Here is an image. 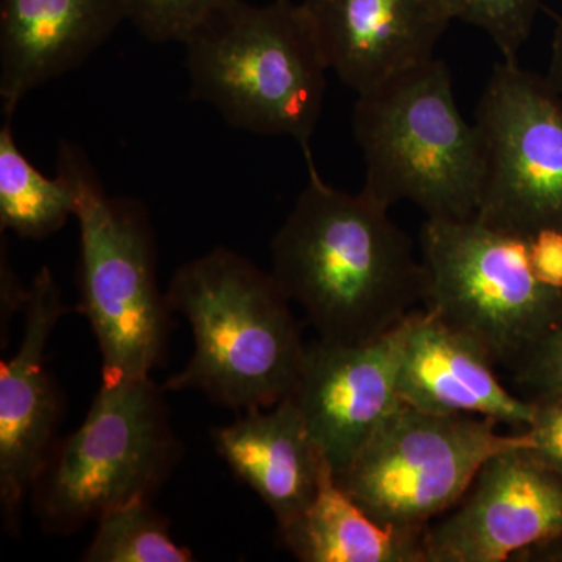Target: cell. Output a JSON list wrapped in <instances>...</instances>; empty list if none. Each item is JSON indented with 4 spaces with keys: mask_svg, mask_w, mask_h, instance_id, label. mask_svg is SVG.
<instances>
[{
    "mask_svg": "<svg viewBox=\"0 0 562 562\" xmlns=\"http://www.w3.org/2000/svg\"><path fill=\"white\" fill-rule=\"evenodd\" d=\"M310 179L271 243L272 276L325 342H362L424 305L427 271L390 206Z\"/></svg>",
    "mask_w": 562,
    "mask_h": 562,
    "instance_id": "obj_1",
    "label": "cell"
},
{
    "mask_svg": "<svg viewBox=\"0 0 562 562\" xmlns=\"http://www.w3.org/2000/svg\"><path fill=\"white\" fill-rule=\"evenodd\" d=\"M166 297L194 338L190 362L166 380V392H201L239 413L271 408L294 392L308 344L271 272L216 247L180 266Z\"/></svg>",
    "mask_w": 562,
    "mask_h": 562,
    "instance_id": "obj_2",
    "label": "cell"
},
{
    "mask_svg": "<svg viewBox=\"0 0 562 562\" xmlns=\"http://www.w3.org/2000/svg\"><path fill=\"white\" fill-rule=\"evenodd\" d=\"M183 46L192 98L233 128L312 151L330 68L301 2L228 0Z\"/></svg>",
    "mask_w": 562,
    "mask_h": 562,
    "instance_id": "obj_3",
    "label": "cell"
},
{
    "mask_svg": "<svg viewBox=\"0 0 562 562\" xmlns=\"http://www.w3.org/2000/svg\"><path fill=\"white\" fill-rule=\"evenodd\" d=\"M357 95L362 191L390 209L413 203L428 220L476 216L482 147L454 101L446 63L431 58Z\"/></svg>",
    "mask_w": 562,
    "mask_h": 562,
    "instance_id": "obj_4",
    "label": "cell"
},
{
    "mask_svg": "<svg viewBox=\"0 0 562 562\" xmlns=\"http://www.w3.org/2000/svg\"><path fill=\"white\" fill-rule=\"evenodd\" d=\"M57 172L77 191L80 302L98 339L102 383L146 379L165 358L172 310L161 292L157 246L146 210L103 188L87 155L61 143Z\"/></svg>",
    "mask_w": 562,
    "mask_h": 562,
    "instance_id": "obj_5",
    "label": "cell"
},
{
    "mask_svg": "<svg viewBox=\"0 0 562 562\" xmlns=\"http://www.w3.org/2000/svg\"><path fill=\"white\" fill-rule=\"evenodd\" d=\"M165 387L102 383L83 424L57 439L33 483L41 527L70 535L136 498L154 501L181 460Z\"/></svg>",
    "mask_w": 562,
    "mask_h": 562,
    "instance_id": "obj_6",
    "label": "cell"
},
{
    "mask_svg": "<svg viewBox=\"0 0 562 562\" xmlns=\"http://www.w3.org/2000/svg\"><path fill=\"white\" fill-rule=\"evenodd\" d=\"M424 308L513 369L562 322V290L536 276L527 236L479 217L428 220L420 231Z\"/></svg>",
    "mask_w": 562,
    "mask_h": 562,
    "instance_id": "obj_7",
    "label": "cell"
},
{
    "mask_svg": "<svg viewBox=\"0 0 562 562\" xmlns=\"http://www.w3.org/2000/svg\"><path fill=\"white\" fill-rule=\"evenodd\" d=\"M501 425L402 403L336 482L376 522L427 530L461 502L492 457L528 447L527 432L506 435Z\"/></svg>",
    "mask_w": 562,
    "mask_h": 562,
    "instance_id": "obj_8",
    "label": "cell"
},
{
    "mask_svg": "<svg viewBox=\"0 0 562 562\" xmlns=\"http://www.w3.org/2000/svg\"><path fill=\"white\" fill-rule=\"evenodd\" d=\"M482 179L476 217L514 235L562 232V92L503 60L476 109Z\"/></svg>",
    "mask_w": 562,
    "mask_h": 562,
    "instance_id": "obj_9",
    "label": "cell"
},
{
    "mask_svg": "<svg viewBox=\"0 0 562 562\" xmlns=\"http://www.w3.org/2000/svg\"><path fill=\"white\" fill-rule=\"evenodd\" d=\"M562 541V476L527 447L492 457L446 519L425 531V562H503Z\"/></svg>",
    "mask_w": 562,
    "mask_h": 562,
    "instance_id": "obj_10",
    "label": "cell"
},
{
    "mask_svg": "<svg viewBox=\"0 0 562 562\" xmlns=\"http://www.w3.org/2000/svg\"><path fill=\"white\" fill-rule=\"evenodd\" d=\"M69 312L43 266L29 288L20 349L0 364V513L10 535L21 531L22 506L57 442L61 398L46 368V349Z\"/></svg>",
    "mask_w": 562,
    "mask_h": 562,
    "instance_id": "obj_11",
    "label": "cell"
},
{
    "mask_svg": "<svg viewBox=\"0 0 562 562\" xmlns=\"http://www.w3.org/2000/svg\"><path fill=\"white\" fill-rule=\"evenodd\" d=\"M408 319L369 341L317 339L306 346L301 379L290 397L335 475L402 405L397 372Z\"/></svg>",
    "mask_w": 562,
    "mask_h": 562,
    "instance_id": "obj_12",
    "label": "cell"
},
{
    "mask_svg": "<svg viewBox=\"0 0 562 562\" xmlns=\"http://www.w3.org/2000/svg\"><path fill=\"white\" fill-rule=\"evenodd\" d=\"M301 5L328 68L357 94L435 58L453 21L446 0H301Z\"/></svg>",
    "mask_w": 562,
    "mask_h": 562,
    "instance_id": "obj_13",
    "label": "cell"
},
{
    "mask_svg": "<svg viewBox=\"0 0 562 562\" xmlns=\"http://www.w3.org/2000/svg\"><path fill=\"white\" fill-rule=\"evenodd\" d=\"M124 21L125 0H2L3 117L11 120L36 88L83 65Z\"/></svg>",
    "mask_w": 562,
    "mask_h": 562,
    "instance_id": "obj_14",
    "label": "cell"
},
{
    "mask_svg": "<svg viewBox=\"0 0 562 562\" xmlns=\"http://www.w3.org/2000/svg\"><path fill=\"white\" fill-rule=\"evenodd\" d=\"M397 391L414 408L487 417L516 430H525L532 417L530 398L503 386L490 355L425 308L409 316Z\"/></svg>",
    "mask_w": 562,
    "mask_h": 562,
    "instance_id": "obj_15",
    "label": "cell"
},
{
    "mask_svg": "<svg viewBox=\"0 0 562 562\" xmlns=\"http://www.w3.org/2000/svg\"><path fill=\"white\" fill-rule=\"evenodd\" d=\"M211 436L217 454L266 503L279 528L310 505L330 465L292 397L247 409Z\"/></svg>",
    "mask_w": 562,
    "mask_h": 562,
    "instance_id": "obj_16",
    "label": "cell"
},
{
    "mask_svg": "<svg viewBox=\"0 0 562 562\" xmlns=\"http://www.w3.org/2000/svg\"><path fill=\"white\" fill-rule=\"evenodd\" d=\"M425 531L376 522L339 486L330 465L310 505L279 528L283 546L303 562H425Z\"/></svg>",
    "mask_w": 562,
    "mask_h": 562,
    "instance_id": "obj_17",
    "label": "cell"
},
{
    "mask_svg": "<svg viewBox=\"0 0 562 562\" xmlns=\"http://www.w3.org/2000/svg\"><path fill=\"white\" fill-rule=\"evenodd\" d=\"M77 191L65 173L43 176L22 154L10 120L0 127V228L25 239L49 238L77 213Z\"/></svg>",
    "mask_w": 562,
    "mask_h": 562,
    "instance_id": "obj_18",
    "label": "cell"
},
{
    "mask_svg": "<svg viewBox=\"0 0 562 562\" xmlns=\"http://www.w3.org/2000/svg\"><path fill=\"white\" fill-rule=\"evenodd\" d=\"M85 562H191L194 554L173 541L169 522L149 498H136L98 520Z\"/></svg>",
    "mask_w": 562,
    "mask_h": 562,
    "instance_id": "obj_19",
    "label": "cell"
},
{
    "mask_svg": "<svg viewBox=\"0 0 562 562\" xmlns=\"http://www.w3.org/2000/svg\"><path fill=\"white\" fill-rule=\"evenodd\" d=\"M453 21H462L490 36L503 60H517L530 38L541 0H446Z\"/></svg>",
    "mask_w": 562,
    "mask_h": 562,
    "instance_id": "obj_20",
    "label": "cell"
},
{
    "mask_svg": "<svg viewBox=\"0 0 562 562\" xmlns=\"http://www.w3.org/2000/svg\"><path fill=\"white\" fill-rule=\"evenodd\" d=\"M228 0H125L127 21L154 43H180Z\"/></svg>",
    "mask_w": 562,
    "mask_h": 562,
    "instance_id": "obj_21",
    "label": "cell"
},
{
    "mask_svg": "<svg viewBox=\"0 0 562 562\" xmlns=\"http://www.w3.org/2000/svg\"><path fill=\"white\" fill-rule=\"evenodd\" d=\"M532 417L525 428L527 452L562 476V392H539L530 398Z\"/></svg>",
    "mask_w": 562,
    "mask_h": 562,
    "instance_id": "obj_22",
    "label": "cell"
},
{
    "mask_svg": "<svg viewBox=\"0 0 562 562\" xmlns=\"http://www.w3.org/2000/svg\"><path fill=\"white\" fill-rule=\"evenodd\" d=\"M514 379L531 392H562V322L547 331L512 369Z\"/></svg>",
    "mask_w": 562,
    "mask_h": 562,
    "instance_id": "obj_23",
    "label": "cell"
},
{
    "mask_svg": "<svg viewBox=\"0 0 562 562\" xmlns=\"http://www.w3.org/2000/svg\"><path fill=\"white\" fill-rule=\"evenodd\" d=\"M528 250L538 279L562 290V232L542 231L528 236Z\"/></svg>",
    "mask_w": 562,
    "mask_h": 562,
    "instance_id": "obj_24",
    "label": "cell"
},
{
    "mask_svg": "<svg viewBox=\"0 0 562 562\" xmlns=\"http://www.w3.org/2000/svg\"><path fill=\"white\" fill-rule=\"evenodd\" d=\"M29 290H24L18 281L16 273L11 268L9 251H5V241L2 239V254H0V319H2V342L5 333H9L10 322L18 310L25 308Z\"/></svg>",
    "mask_w": 562,
    "mask_h": 562,
    "instance_id": "obj_25",
    "label": "cell"
},
{
    "mask_svg": "<svg viewBox=\"0 0 562 562\" xmlns=\"http://www.w3.org/2000/svg\"><path fill=\"white\" fill-rule=\"evenodd\" d=\"M549 80L562 92V18H557L550 58Z\"/></svg>",
    "mask_w": 562,
    "mask_h": 562,
    "instance_id": "obj_26",
    "label": "cell"
}]
</instances>
